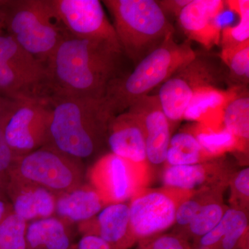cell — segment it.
<instances>
[{"label":"cell","mask_w":249,"mask_h":249,"mask_svg":"<svg viewBox=\"0 0 249 249\" xmlns=\"http://www.w3.org/2000/svg\"><path fill=\"white\" fill-rule=\"evenodd\" d=\"M123 53L106 42L67 37L46 62L49 99L103 97L109 83L121 76Z\"/></svg>","instance_id":"6da1fadb"},{"label":"cell","mask_w":249,"mask_h":249,"mask_svg":"<svg viewBox=\"0 0 249 249\" xmlns=\"http://www.w3.org/2000/svg\"><path fill=\"white\" fill-rule=\"evenodd\" d=\"M49 101L52 116L47 146L83 162L107 144L108 127L116 115L106 96L54 97Z\"/></svg>","instance_id":"7a4b0ae2"},{"label":"cell","mask_w":249,"mask_h":249,"mask_svg":"<svg viewBox=\"0 0 249 249\" xmlns=\"http://www.w3.org/2000/svg\"><path fill=\"white\" fill-rule=\"evenodd\" d=\"M197 57L191 42L178 43L173 33L137 64L133 71L121 75L108 85L106 98L115 115L124 112L137 100L160 86L180 68Z\"/></svg>","instance_id":"3957f363"},{"label":"cell","mask_w":249,"mask_h":249,"mask_svg":"<svg viewBox=\"0 0 249 249\" xmlns=\"http://www.w3.org/2000/svg\"><path fill=\"white\" fill-rule=\"evenodd\" d=\"M124 53L137 64L174 33L157 1L104 0Z\"/></svg>","instance_id":"277c9868"},{"label":"cell","mask_w":249,"mask_h":249,"mask_svg":"<svg viewBox=\"0 0 249 249\" xmlns=\"http://www.w3.org/2000/svg\"><path fill=\"white\" fill-rule=\"evenodd\" d=\"M5 31L45 65L62 41L70 37L51 0H9Z\"/></svg>","instance_id":"5b68a950"},{"label":"cell","mask_w":249,"mask_h":249,"mask_svg":"<svg viewBox=\"0 0 249 249\" xmlns=\"http://www.w3.org/2000/svg\"><path fill=\"white\" fill-rule=\"evenodd\" d=\"M8 178L44 188L55 196L83 184V162L43 146L18 157Z\"/></svg>","instance_id":"8992f818"},{"label":"cell","mask_w":249,"mask_h":249,"mask_svg":"<svg viewBox=\"0 0 249 249\" xmlns=\"http://www.w3.org/2000/svg\"><path fill=\"white\" fill-rule=\"evenodd\" d=\"M0 96L13 100L49 98L45 64L6 34L0 35Z\"/></svg>","instance_id":"52a82bcc"},{"label":"cell","mask_w":249,"mask_h":249,"mask_svg":"<svg viewBox=\"0 0 249 249\" xmlns=\"http://www.w3.org/2000/svg\"><path fill=\"white\" fill-rule=\"evenodd\" d=\"M52 106L45 100H14L4 121V133L17 158L36 151L48 141Z\"/></svg>","instance_id":"ba28073f"},{"label":"cell","mask_w":249,"mask_h":249,"mask_svg":"<svg viewBox=\"0 0 249 249\" xmlns=\"http://www.w3.org/2000/svg\"><path fill=\"white\" fill-rule=\"evenodd\" d=\"M220 75L213 64L196 57L160 85L156 96L170 125L183 120L195 91L201 87L215 86Z\"/></svg>","instance_id":"9c48e42d"},{"label":"cell","mask_w":249,"mask_h":249,"mask_svg":"<svg viewBox=\"0 0 249 249\" xmlns=\"http://www.w3.org/2000/svg\"><path fill=\"white\" fill-rule=\"evenodd\" d=\"M69 36L110 44L121 49L115 29L98 0H51Z\"/></svg>","instance_id":"30bf717a"},{"label":"cell","mask_w":249,"mask_h":249,"mask_svg":"<svg viewBox=\"0 0 249 249\" xmlns=\"http://www.w3.org/2000/svg\"><path fill=\"white\" fill-rule=\"evenodd\" d=\"M175 191H140L131 199V227L137 242L157 236L175 224L177 209L185 200H181Z\"/></svg>","instance_id":"8fae6325"},{"label":"cell","mask_w":249,"mask_h":249,"mask_svg":"<svg viewBox=\"0 0 249 249\" xmlns=\"http://www.w3.org/2000/svg\"><path fill=\"white\" fill-rule=\"evenodd\" d=\"M144 170L110 152L96 160L88 178L107 206L124 203L142 191Z\"/></svg>","instance_id":"7c38bea8"},{"label":"cell","mask_w":249,"mask_h":249,"mask_svg":"<svg viewBox=\"0 0 249 249\" xmlns=\"http://www.w3.org/2000/svg\"><path fill=\"white\" fill-rule=\"evenodd\" d=\"M127 111L137 118L142 126L146 145L147 162L153 165L165 163L171 139V125L160 107L157 96H142Z\"/></svg>","instance_id":"4fadbf2b"},{"label":"cell","mask_w":249,"mask_h":249,"mask_svg":"<svg viewBox=\"0 0 249 249\" xmlns=\"http://www.w3.org/2000/svg\"><path fill=\"white\" fill-rule=\"evenodd\" d=\"M225 5L222 0H191L178 17L188 40L207 49L219 45L222 29L218 18Z\"/></svg>","instance_id":"5bb4252c"},{"label":"cell","mask_w":249,"mask_h":249,"mask_svg":"<svg viewBox=\"0 0 249 249\" xmlns=\"http://www.w3.org/2000/svg\"><path fill=\"white\" fill-rule=\"evenodd\" d=\"M84 235L102 238L112 249H128L137 242L131 227L129 205L116 203L105 206L92 219L78 224Z\"/></svg>","instance_id":"9a60e30c"},{"label":"cell","mask_w":249,"mask_h":249,"mask_svg":"<svg viewBox=\"0 0 249 249\" xmlns=\"http://www.w3.org/2000/svg\"><path fill=\"white\" fill-rule=\"evenodd\" d=\"M107 145L114 154L135 166L147 169L146 145L142 126L128 111L111 119Z\"/></svg>","instance_id":"2e32d148"},{"label":"cell","mask_w":249,"mask_h":249,"mask_svg":"<svg viewBox=\"0 0 249 249\" xmlns=\"http://www.w3.org/2000/svg\"><path fill=\"white\" fill-rule=\"evenodd\" d=\"M6 195L14 213L27 223L55 214L56 197L40 187L8 178Z\"/></svg>","instance_id":"e0dca14e"},{"label":"cell","mask_w":249,"mask_h":249,"mask_svg":"<svg viewBox=\"0 0 249 249\" xmlns=\"http://www.w3.org/2000/svg\"><path fill=\"white\" fill-rule=\"evenodd\" d=\"M239 88L240 87H235L228 90L220 89L215 86L198 88L185 111L183 120L213 128L222 127L224 109Z\"/></svg>","instance_id":"ac0fdd59"},{"label":"cell","mask_w":249,"mask_h":249,"mask_svg":"<svg viewBox=\"0 0 249 249\" xmlns=\"http://www.w3.org/2000/svg\"><path fill=\"white\" fill-rule=\"evenodd\" d=\"M55 197V217L67 226L90 220L106 206L101 195L85 183Z\"/></svg>","instance_id":"d6986e66"},{"label":"cell","mask_w":249,"mask_h":249,"mask_svg":"<svg viewBox=\"0 0 249 249\" xmlns=\"http://www.w3.org/2000/svg\"><path fill=\"white\" fill-rule=\"evenodd\" d=\"M27 249H69L71 239L68 226L56 217L27 223Z\"/></svg>","instance_id":"ffe728a7"},{"label":"cell","mask_w":249,"mask_h":249,"mask_svg":"<svg viewBox=\"0 0 249 249\" xmlns=\"http://www.w3.org/2000/svg\"><path fill=\"white\" fill-rule=\"evenodd\" d=\"M222 125L237 139L238 150H245L249 139V96L240 87L224 109Z\"/></svg>","instance_id":"44dd1931"},{"label":"cell","mask_w":249,"mask_h":249,"mask_svg":"<svg viewBox=\"0 0 249 249\" xmlns=\"http://www.w3.org/2000/svg\"><path fill=\"white\" fill-rule=\"evenodd\" d=\"M211 158L196 137L188 131L178 132L171 137L165 163L168 166L194 165Z\"/></svg>","instance_id":"7402d4cb"},{"label":"cell","mask_w":249,"mask_h":249,"mask_svg":"<svg viewBox=\"0 0 249 249\" xmlns=\"http://www.w3.org/2000/svg\"><path fill=\"white\" fill-rule=\"evenodd\" d=\"M187 131L193 134L210 157H217L238 149L237 139L223 126L213 128L196 124Z\"/></svg>","instance_id":"603a6c76"},{"label":"cell","mask_w":249,"mask_h":249,"mask_svg":"<svg viewBox=\"0 0 249 249\" xmlns=\"http://www.w3.org/2000/svg\"><path fill=\"white\" fill-rule=\"evenodd\" d=\"M208 167L202 163L168 166L163 175L165 188L190 192L208 181Z\"/></svg>","instance_id":"cb8c5ba5"},{"label":"cell","mask_w":249,"mask_h":249,"mask_svg":"<svg viewBox=\"0 0 249 249\" xmlns=\"http://www.w3.org/2000/svg\"><path fill=\"white\" fill-rule=\"evenodd\" d=\"M229 9L237 14L239 22L233 27L222 29L220 42L222 49L235 47L249 40V1L230 0L225 1Z\"/></svg>","instance_id":"d4e9b609"},{"label":"cell","mask_w":249,"mask_h":249,"mask_svg":"<svg viewBox=\"0 0 249 249\" xmlns=\"http://www.w3.org/2000/svg\"><path fill=\"white\" fill-rule=\"evenodd\" d=\"M27 227L24 219L10 214L0 224V249H27Z\"/></svg>","instance_id":"484cf974"},{"label":"cell","mask_w":249,"mask_h":249,"mask_svg":"<svg viewBox=\"0 0 249 249\" xmlns=\"http://www.w3.org/2000/svg\"><path fill=\"white\" fill-rule=\"evenodd\" d=\"M221 58L235 79L249 82V40L230 48L222 49Z\"/></svg>","instance_id":"4316f807"},{"label":"cell","mask_w":249,"mask_h":249,"mask_svg":"<svg viewBox=\"0 0 249 249\" xmlns=\"http://www.w3.org/2000/svg\"><path fill=\"white\" fill-rule=\"evenodd\" d=\"M225 211L220 204L216 203L201 206L199 212L188 226L190 233L199 240L217 225Z\"/></svg>","instance_id":"83f0119b"},{"label":"cell","mask_w":249,"mask_h":249,"mask_svg":"<svg viewBox=\"0 0 249 249\" xmlns=\"http://www.w3.org/2000/svg\"><path fill=\"white\" fill-rule=\"evenodd\" d=\"M14 100L0 96V177L8 178L17 157L10 148L4 133V121Z\"/></svg>","instance_id":"f1b7e54d"},{"label":"cell","mask_w":249,"mask_h":249,"mask_svg":"<svg viewBox=\"0 0 249 249\" xmlns=\"http://www.w3.org/2000/svg\"><path fill=\"white\" fill-rule=\"evenodd\" d=\"M139 242L137 249H192L188 240L180 235L155 236Z\"/></svg>","instance_id":"f546056e"},{"label":"cell","mask_w":249,"mask_h":249,"mask_svg":"<svg viewBox=\"0 0 249 249\" xmlns=\"http://www.w3.org/2000/svg\"><path fill=\"white\" fill-rule=\"evenodd\" d=\"M201 205L194 199H186L178 205L175 213V222L182 227H188L200 209Z\"/></svg>","instance_id":"4dcf8cb0"},{"label":"cell","mask_w":249,"mask_h":249,"mask_svg":"<svg viewBox=\"0 0 249 249\" xmlns=\"http://www.w3.org/2000/svg\"><path fill=\"white\" fill-rule=\"evenodd\" d=\"M69 249H112L111 246L101 237L94 235H84L76 244Z\"/></svg>","instance_id":"1f68e13d"},{"label":"cell","mask_w":249,"mask_h":249,"mask_svg":"<svg viewBox=\"0 0 249 249\" xmlns=\"http://www.w3.org/2000/svg\"><path fill=\"white\" fill-rule=\"evenodd\" d=\"M191 0H160L157 1L165 16L173 15L178 17L181 11Z\"/></svg>","instance_id":"d6a6232c"},{"label":"cell","mask_w":249,"mask_h":249,"mask_svg":"<svg viewBox=\"0 0 249 249\" xmlns=\"http://www.w3.org/2000/svg\"><path fill=\"white\" fill-rule=\"evenodd\" d=\"M234 187L236 192L248 199L249 196V169L241 170L234 179Z\"/></svg>","instance_id":"836d02e7"},{"label":"cell","mask_w":249,"mask_h":249,"mask_svg":"<svg viewBox=\"0 0 249 249\" xmlns=\"http://www.w3.org/2000/svg\"><path fill=\"white\" fill-rule=\"evenodd\" d=\"M12 213V205L6 195L0 196V224Z\"/></svg>","instance_id":"e575fe53"},{"label":"cell","mask_w":249,"mask_h":249,"mask_svg":"<svg viewBox=\"0 0 249 249\" xmlns=\"http://www.w3.org/2000/svg\"><path fill=\"white\" fill-rule=\"evenodd\" d=\"M9 0H0V35L5 34V22Z\"/></svg>","instance_id":"d590c367"},{"label":"cell","mask_w":249,"mask_h":249,"mask_svg":"<svg viewBox=\"0 0 249 249\" xmlns=\"http://www.w3.org/2000/svg\"><path fill=\"white\" fill-rule=\"evenodd\" d=\"M7 178L0 177V196L6 195V185Z\"/></svg>","instance_id":"8d00e7d4"},{"label":"cell","mask_w":249,"mask_h":249,"mask_svg":"<svg viewBox=\"0 0 249 249\" xmlns=\"http://www.w3.org/2000/svg\"><path fill=\"white\" fill-rule=\"evenodd\" d=\"M242 249H249L248 246H247V243L245 244V245L242 246Z\"/></svg>","instance_id":"74e56055"}]
</instances>
